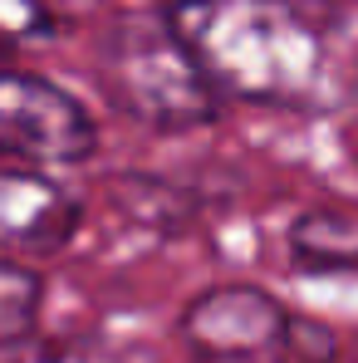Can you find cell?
<instances>
[{"instance_id":"cell-1","label":"cell","mask_w":358,"mask_h":363,"mask_svg":"<svg viewBox=\"0 0 358 363\" xmlns=\"http://www.w3.org/2000/svg\"><path fill=\"white\" fill-rule=\"evenodd\" d=\"M162 20L211 94L265 108H299L324 94L329 40L299 0H177Z\"/></svg>"},{"instance_id":"cell-8","label":"cell","mask_w":358,"mask_h":363,"mask_svg":"<svg viewBox=\"0 0 358 363\" xmlns=\"http://www.w3.org/2000/svg\"><path fill=\"white\" fill-rule=\"evenodd\" d=\"M55 30V15L45 0H0V50L10 55L25 40H40Z\"/></svg>"},{"instance_id":"cell-7","label":"cell","mask_w":358,"mask_h":363,"mask_svg":"<svg viewBox=\"0 0 358 363\" xmlns=\"http://www.w3.org/2000/svg\"><path fill=\"white\" fill-rule=\"evenodd\" d=\"M40 304H45V280L30 265L0 255V349H15L35 334Z\"/></svg>"},{"instance_id":"cell-5","label":"cell","mask_w":358,"mask_h":363,"mask_svg":"<svg viewBox=\"0 0 358 363\" xmlns=\"http://www.w3.org/2000/svg\"><path fill=\"white\" fill-rule=\"evenodd\" d=\"M74 231H79V201L60 182L0 162V255L5 250L55 255L74 241Z\"/></svg>"},{"instance_id":"cell-3","label":"cell","mask_w":358,"mask_h":363,"mask_svg":"<svg viewBox=\"0 0 358 363\" xmlns=\"http://www.w3.org/2000/svg\"><path fill=\"white\" fill-rule=\"evenodd\" d=\"M99 152L94 113L45 74L0 69V162L5 167H79Z\"/></svg>"},{"instance_id":"cell-6","label":"cell","mask_w":358,"mask_h":363,"mask_svg":"<svg viewBox=\"0 0 358 363\" xmlns=\"http://www.w3.org/2000/svg\"><path fill=\"white\" fill-rule=\"evenodd\" d=\"M290 250L314 270H358V226L334 211H304L290 226Z\"/></svg>"},{"instance_id":"cell-10","label":"cell","mask_w":358,"mask_h":363,"mask_svg":"<svg viewBox=\"0 0 358 363\" xmlns=\"http://www.w3.org/2000/svg\"><path fill=\"white\" fill-rule=\"evenodd\" d=\"M0 69H5V50H0Z\"/></svg>"},{"instance_id":"cell-4","label":"cell","mask_w":358,"mask_h":363,"mask_svg":"<svg viewBox=\"0 0 358 363\" xmlns=\"http://www.w3.org/2000/svg\"><path fill=\"white\" fill-rule=\"evenodd\" d=\"M299 324L260 285H211L181 309L177 334L201 363H285L295 359Z\"/></svg>"},{"instance_id":"cell-2","label":"cell","mask_w":358,"mask_h":363,"mask_svg":"<svg viewBox=\"0 0 358 363\" xmlns=\"http://www.w3.org/2000/svg\"><path fill=\"white\" fill-rule=\"evenodd\" d=\"M99 84L128 118L186 133L216 118V94L191 55L177 45L167 20H123L99 50Z\"/></svg>"},{"instance_id":"cell-9","label":"cell","mask_w":358,"mask_h":363,"mask_svg":"<svg viewBox=\"0 0 358 363\" xmlns=\"http://www.w3.org/2000/svg\"><path fill=\"white\" fill-rule=\"evenodd\" d=\"M15 363H99L89 349H74V344H45V349H30Z\"/></svg>"}]
</instances>
